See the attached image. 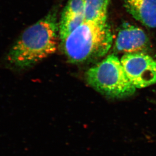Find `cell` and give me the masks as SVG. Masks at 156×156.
I'll return each instance as SVG.
<instances>
[{"label": "cell", "mask_w": 156, "mask_h": 156, "mask_svg": "<svg viewBox=\"0 0 156 156\" xmlns=\"http://www.w3.org/2000/svg\"><path fill=\"white\" fill-rule=\"evenodd\" d=\"M146 33L136 26L124 23L120 27L115 44V50L125 54L144 53L150 47Z\"/></svg>", "instance_id": "5b68a950"}, {"label": "cell", "mask_w": 156, "mask_h": 156, "mask_svg": "<svg viewBox=\"0 0 156 156\" xmlns=\"http://www.w3.org/2000/svg\"><path fill=\"white\" fill-rule=\"evenodd\" d=\"M111 0H85V21L96 23L107 22L108 10Z\"/></svg>", "instance_id": "52a82bcc"}, {"label": "cell", "mask_w": 156, "mask_h": 156, "mask_svg": "<svg viewBox=\"0 0 156 156\" xmlns=\"http://www.w3.org/2000/svg\"><path fill=\"white\" fill-rule=\"evenodd\" d=\"M113 41L107 22L85 21L61 44L68 60L78 63L103 57L111 48Z\"/></svg>", "instance_id": "7a4b0ae2"}, {"label": "cell", "mask_w": 156, "mask_h": 156, "mask_svg": "<svg viewBox=\"0 0 156 156\" xmlns=\"http://www.w3.org/2000/svg\"><path fill=\"white\" fill-rule=\"evenodd\" d=\"M128 78L136 88L156 84V60L145 53L125 54L120 59Z\"/></svg>", "instance_id": "277c9868"}, {"label": "cell", "mask_w": 156, "mask_h": 156, "mask_svg": "<svg viewBox=\"0 0 156 156\" xmlns=\"http://www.w3.org/2000/svg\"><path fill=\"white\" fill-rule=\"evenodd\" d=\"M126 11L150 28H156V0H123Z\"/></svg>", "instance_id": "8992f818"}, {"label": "cell", "mask_w": 156, "mask_h": 156, "mask_svg": "<svg viewBox=\"0 0 156 156\" xmlns=\"http://www.w3.org/2000/svg\"><path fill=\"white\" fill-rule=\"evenodd\" d=\"M84 22V15H72L62 13L59 22V38L61 42L65 41Z\"/></svg>", "instance_id": "ba28073f"}, {"label": "cell", "mask_w": 156, "mask_h": 156, "mask_svg": "<svg viewBox=\"0 0 156 156\" xmlns=\"http://www.w3.org/2000/svg\"><path fill=\"white\" fill-rule=\"evenodd\" d=\"M85 0H69L62 13L72 15H84Z\"/></svg>", "instance_id": "9c48e42d"}, {"label": "cell", "mask_w": 156, "mask_h": 156, "mask_svg": "<svg viewBox=\"0 0 156 156\" xmlns=\"http://www.w3.org/2000/svg\"><path fill=\"white\" fill-rule=\"evenodd\" d=\"M86 79L91 87L110 98H127L133 94L136 88L126 75L121 60L110 55L92 67L86 73Z\"/></svg>", "instance_id": "3957f363"}, {"label": "cell", "mask_w": 156, "mask_h": 156, "mask_svg": "<svg viewBox=\"0 0 156 156\" xmlns=\"http://www.w3.org/2000/svg\"><path fill=\"white\" fill-rule=\"evenodd\" d=\"M57 11L56 8L51 9L20 35L6 56L10 67L28 69L55 52L59 37Z\"/></svg>", "instance_id": "6da1fadb"}]
</instances>
